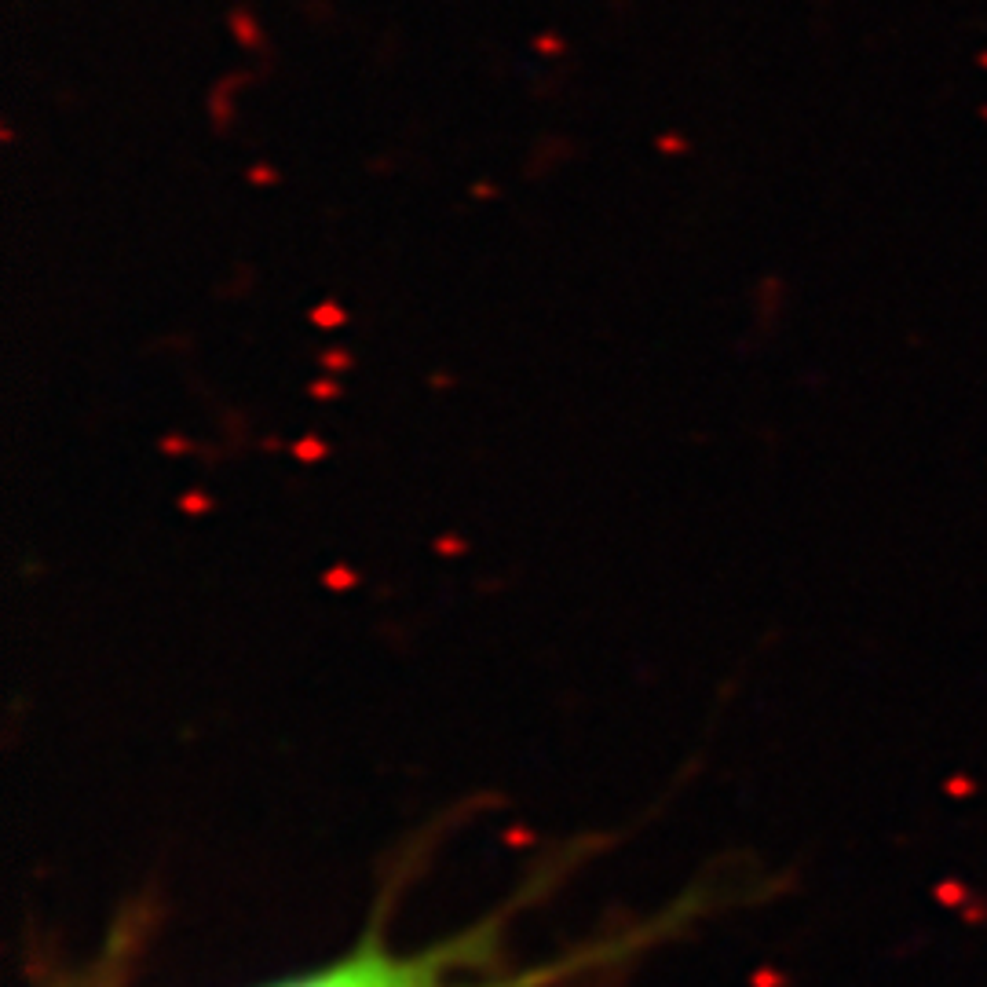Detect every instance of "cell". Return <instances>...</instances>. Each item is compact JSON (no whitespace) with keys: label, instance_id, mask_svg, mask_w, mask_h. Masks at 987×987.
Returning a JSON list of instances; mask_svg holds the SVG:
<instances>
[{"label":"cell","instance_id":"6da1fadb","mask_svg":"<svg viewBox=\"0 0 987 987\" xmlns=\"http://www.w3.org/2000/svg\"><path fill=\"white\" fill-rule=\"evenodd\" d=\"M641 947H648V933L611 936L564 958L516 969L498 958L494 929H472L421 951H395L370 933L326 965L260 987H582V980L633 958Z\"/></svg>","mask_w":987,"mask_h":987}]
</instances>
